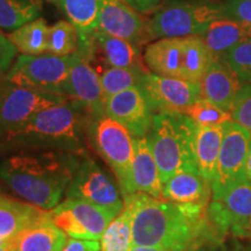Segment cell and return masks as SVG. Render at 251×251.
Instances as JSON below:
<instances>
[{"mask_svg": "<svg viewBox=\"0 0 251 251\" xmlns=\"http://www.w3.org/2000/svg\"><path fill=\"white\" fill-rule=\"evenodd\" d=\"M225 126H202L196 124L194 156L198 171L209 183L214 177L220 149L225 134Z\"/></svg>", "mask_w": 251, "mask_h": 251, "instance_id": "25", "label": "cell"}, {"mask_svg": "<svg viewBox=\"0 0 251 251\" xmlns=\"http://www.w3.org/2000/svg\"><path fill=\"white\" fill-rule=\"evenodd\" d=\"M79 48V34L74 25L61 20L49 26L47 52L55 56H72Z\"/></svg>", "mask_w": 251, "mask_h": 251, "instance_id": "31", "label": "cell"}, {"mask_svg": "<svg viewBox=\"0 0 251 251\" xmlns=\"http://www.w3.org/2000/svg\"><path fill=\"white\" fill-rule=\"evenodd\" d=\"M97 30L141 45L149 40L148 23L122 0H99Z\"/></svg>", "mask_w": 251, "mask_h": 251, "instance_id": "16", "label": "cell"}, {"mask_svg": "<svg viewBox=\"0 0 251 251\" xmlns=\"http://www.w3.org/2000/svg\"><path fill=\"white\" fill-rule=\"evenodd\" d=\"M111 178L90 157L80 158L76 174L69 185L65 197L81 199L111 209L119 215L124 209V198Z\"/></svg>", "mask_w": 251, "mask_h": 251, "instance_id": "11", "label": "cell"}, {"mask_svg": "<svg viewBox=\"0 0 251 251\" xmlns=\"http://www.w3.org/2000/svg\"><path fill=\"white\" fill-rule=\"evenodd\" d=\"M196 122L181 113L157 112L147 135L162 183L180 172H199L194 156Z\"/></svg>", "mask_w": 251, "mask_h": 251, "instance_id": "3", "label": "cell"}, {"mask_svg": "<svg viewBox=\"0 0 251 251\" xmlns=\"http://www.w3.org/2000/svg\"><path fill=\"white\" fill-rule=\"evenodd\" d=\"M153 111L183 113L200 98L199 84L147 72L141 81Z\"/></svg>", "mask_w": 251, "mask_h": 251, "instance_id": "15", "label": "cell"}, {"mask_svg": "<svg viewBox=\"0 0 251 251\" xmlns=\"http://www.w3.org/2000/svg\"><path fill=\"white\" fill-rule=\"evenodd\" d=\"M144 64L157 76L185 79V37H164L147 46Z\"/></svg>", "mask_w": 251, "mask_h": 251, "instance_id": "18", "label": "cell"}, {"mask_svg": "<svg viewBox=\"0 0 251 251\" xmlns=\"http://www.w3.org/2000/svg\"><path fill=\"white\" fill-rule=\"evenodd\" d=\"M68 240V235L52 222L49 211L48 215L9 240V244L11 251H62Z\"/></svg>", "mask_w": 251, "mask_h": 251, "instance_id": "20", "label": "cell"}, {"mask_svg": "<svg viewBox=\"0 0 251 251\" xmlns=\"http://www.w3.org/2000/svg\"><path fill=\"white\" fill-rule=\"evenodd\" d=\"M246 176L248 179L251 180V143L249 152H248V159H247V166H246Z\"/></svg>", "mask_w": 251, "mask_h": 251, "instance_id": "41", "label": "cell"}, {"mask_svg": "<svg viewBox=\"0 0 251 251\" xmlns=\"http://www.w3.org/2000/svg\"><path fill=\"white\" fill-rule=\"evenodd\" d=\"M251 133L236 122L226 124L218 164L212 180V197L218 198L229 187L246 179V166Z\"/></svg>", "mask_w": 251, "mask_h": 251, "instance_id": "10", "label": "cell"}, {"mask_svg": "<svg viewBox=\"0 0 251 251\" xmlns=\"http://www.w3.org/2000/svg\"><path fill=\"white\" fill-rule=\"evenodd\" d=\"M49 214V211L9 198L0 197V242L9 241L36 221Z\"/></svg>", "mask_w": 251, "mask_h": 251, "instance_id": "24", "label": "cell"}, {"mask_svg": "<svg viewBox=\"0 0 251 251\" xmlns=\"http://www.w3.org/2000/svg\"><path fill=\"white\" fill-rule=\"evenodd\" d=\"M124 202L131 212L135 246L187 251L206 234L205 206L175 203L142 192L125 197Z\"/></svg>", "mask_w": 251, "mask_h": 251, "instance_id": "1", "label": "cell"}, {"mask_svg": "<svg viewBox=\"0 0 251 251\" xmlns=\"http://www.w3.org/2000/svg\"><path fill=\"white\" fill-rule=\"evenodd\" d=\"M80 39V37H79ZM93 48L98 49L106 69L108 68H144L139 46L130 41L111 36L94 30L85 39Z\"/></svg>", "mask_w": 251, "mask_h": 251, "instance_id": "22", "label": "cell"}, {"mask_svg": "<svg viewBox=\"0 0 251 251\" xmlns=\"http://www.w3.org/2000/svg\"><path fill=\"white\" fill-rule=\"evenodd\" d=\"M50 216L52 222L68 236L100 241L118 214L86 200L67 198L50 211Z\"/></svg>", "mask_w": 251, "mask_h": 251, "instance_id": "9", "label": "cell"}, {"mask_svg": "<svg viewBox=\"0 0 251 251\" xmlns=\"http://www.w3.org/2000/svg\"><path fill=\"white\" fill-rule=\"evenodd\" d=\"M208 216L221 233L237 237L251 235V180L246 178L220 197L213 198Z\"/></svg>", "mask_w": 251, "mask_h": 251, "instance_id": "12", "label": "cell"}, {"mask_svg": "<svg viewBox=\"0 0 251 251\" xmlns=\"http://www.w3.org/2000/svg\"><path fill=\"white\" fill-rule=\"evenodd\" d=\"M0 251H11V244H9V241L0 242Z\"/></svg>", "mask_w": 251, "mask_h": 251, "instance_id": "42", "label": "cell"}, {"mask_svg": "<svg viewBox=\"0 0 251 251\" xmlns=\"http://www.w3.org/2000/svg\"><path fill=\"white\" fill-rule=\"evenodd\" d=\"M225 17L222 5L177 2L161 9L148 23L150 39L201 36L213 21Z\"/></svg>", "mask_w": 251, "mask_h": 251, "instance_id": "6", "label": "cell"}, {"mask_svg": "<svg viewBox=\"0 0 251 251\" xmlns=\"http://www.w3.org/2000/svg\"><path fill=\"white\" fill-rule=\"evenodd\" d=\"M222 8L225 17L251 25V0H229Z\"/></svg>", "mask_w": 251, "mask_h": 251, "instance_id": "35", "label": "cell"}, {"mask_svg": "<svg viewBox=\"0 0 251 251\" xmlns=\"http://www.w3.org/2000/svg\"><path fill=\"white\" fill-rule=\"evenodd\" d=\"M17 52V49L8 37L0 31V74H4L11 69Z\"/></svg>", "mask_w": 251, "mask_h": 251, "instance_id": "36", "label": "cell"}, {"mask_svg": "<svg viewBox=\"0 0 251 251\" xmlns=\"http://www.w3.org/2000/svg\"><path fill=\"white\" fill-rule=\"evenodd\" d=\"M247 84L227 61L215 57L199 83L200 98L231 112Z\"/></svg>", "mask_w": 251, "mask_h": 251, "instance_id": "17", "label": "cell"}, {"mask_svg": "<svg viewBox=\"0 0 251 251\" xmlns=\"http://www.w3.org/2000/svg\"><path fill=\"white\" fill-rule=\"evenodd\" d=\"M131 190L133 193L142 192L156 199H163V183L159 177L158 165L150 149L147 136L134 139Z\"/></svg>", "mask_w": 251, "mask_h": 251, "instance_id": "19", "label": "cell"}, {"mask_svg": "<svg viewBox=\"0 0 251 251\" xmlns=\"http://www.w3.org/2000/svg\"><path fill=\"white\" fill-rule=\"evenodd\" d=\"M72 56L20 55L6 75V81L18 86L63 93ZM65 96V94H64Z\"/></svg>", "mask_w": 251, "mask_h": 251, "instance_id": "8", "label": "cell"}, {"mask_svg": "<svg viewBox=\"0 0 251 251\" xmlns=\"http://www.w3.org/2000/svg\"><path fill=\"white\" fill-rule=\"evenodd\" d=\"M105 115L124 126L134 137H146L151 128L155 111L140 85L106 99Z\"/></svg>", "mask_w": 251, "mask_h": 251, "instance_id": "14", "label": "cell"}, {"mask_svg": "<svg viewBox=\"0 0 251 251\" xmlns=\"http://www.w3.org/2000/svg\"><path fill=\"white\" fill-rule=\"evenodd\" d=\"M129 251H168L161 248H155V247H146V246H135L133 244Z\"/></svg>", "mask_w": 251, "mask_h": 251, "instance_id": "40", "label": "cell"}, {"mask_svg": "<svg viewBox=\"0 0 251 251\" xmlns=\"http://www.w3.org/2000/svg\"><path fill=\"white\" fill-rule=\"evenodd\" d=\"M201 39L215 57H222L229 49L251 40V25L231 18H220L209 25Z\"/></svg>", "mask_w": 251, "mask_h": 251, "instance_id": "23", "label": "cell"}, {"mask_svg": "<svg viewBox=\"0 0 251 251\" xmlns=\"http://www.w3.org/2000/svg\"><path fill=\"white\" fill-rule=\"evenodd\" d=\"M80 157L65 150L15 153L0 163V179L28 203L51 211L61 203Z\"/></svg>", "mask_w": 251, "mask_h": 251, "instance_id": "2", "label": "cell"}, {"mask_svg": "<svg viewBox=\"0 0 251 251\" xmlns=\"http://www.w3.org/2000/svg\"><path fill=\"white\" fill-rule=\"evenodd\" d=\"M84 112L80 106L68 100L37 113L4 140L33 148L65 151L79 149L84 129Z\"/></svg>", "mask_w": 251, "mask_h": 251, "instance_id": "4", "label": "cell"}, {"mask_svg": "<svg viewBox=\"0 0 251 251\" xmlns=\"http://www.w3.org/2000/svg\"><path fill=\"white\" fill-rule=\"evenodd\" d=\"M69 23L74 25L80 39H85L98 28L99 0H54Z\"/></svg>", "mask_w": 251, "mask_h": 251, "instance_id": "27", "label": "cell"}, {"mask_svg": "<svg viewBox=\"0 0 251 251\" xmlns=\"http://www.w3.org/2000/svg\"><path fill=\"white\" fill-rule=\"evenodd\" d=\"M48 30L45 19L37 18L12 30L7 37L21 55H42L47 52Z\"/></svg>", "mask_w": 251, "mask_h": 251, "instance_id": "26", "label": "cell"}, {"mask_svg": "<svg viewBox=\"0 0 251 251\" xmlns=\"http://www.w3.org/2000/svg\"><path fill=\"white\" fill-rule=\"evenodd\" d=\"M51 1H54V0H51Z\"/></svg>", "mask_w": 251, "mask_h": 251, "instance_id": "44", "label": "cell"}, {"mask_svg": "<svg viewBox=\"0 0 251 251\" xmlns=\"http://www.w3.org/2000/svg\"><path fill=\"white\" fill-rule=\"evenodd\" d=\"M171 4H177V2H201L200 0H169Z\"/></svg>", "mask_w": 251, "mask_h": 251, "instance_id": "43", "label": "cell"}, {"mask_svg": "<svg viewBox=\"0 0 251 251\" xmlns=\"http://www.w3.org/2000/svg\"><path fill=\"white\" fill-rule=\"evenodd\" d=\"M41 0H0V28L15 30L40 18Z\"/></svg>", "mask_w": 251, "mask_h": 251, "instance_id": "28", "label": "cell"}, {"mask_svg": "<svg viewBox=\"0 0 251 251\" xmlns=\"http://www.w3.org/2000/svg\"><path fill=\"white\" fill-rule=\"evenodd\" d=\"M140 13H149L157 7L159 0H122Z\"/></svg>", "mask_w": 251, "mask_h": 251, "instance_id": "38", "label": "cell"}, {"mask_svg": "<svg viewBox=\"0 0 251 251\" xmlns=\"http://www.w3.org/2000/svg\"><path fill=\"white\" fill-rule=\"evenodd\" d=\"M68 100L64 94L18 86L6 81L0 89V136L5 139L37 113Z\"/></svg>", "mask_w": 251, "mask_h": 251, "instance_id": "7", "label": "cell"}, {"mask_svg": "<svg viewBox=\"0 0 251 251\" xmlns=\"http://www.w3.org/2000/svg\"><path fill=\"white\" fill-rule=\"evenodd\" d=\"M146 74L144 68H108L103 70L100 74V81L105 100L130 87L140 86Z\"/></svg>", "mask_w": 251, "mask_h": 251, "instance_id": "30", "label": "cell"}, {"mask_svg": "<svg viewBox=\"0 0 251 251\" xmlns=\"http://www.w3.org/2000/svg\"><path fill=\"white\" fill-rule=\"evenodd\" d=\"M233 121L236 122L247 130L251 133V85L247 84L240 97H238L236 103H235L233 111Z\"/></svg>", "mask_w": 251, "mask_h": 251, "instance_id": "34", "label": "cell"}, {"mask_svg": "<svg viewBox=\"0 0 251 251\" xmlns=\"http://www.w3.org/2000/svg\"><path fill=\"white\" fill-rule=\"evenodd\" d=\"M187 251H221L218 244L214 243V241H212L211 238L202 236L201 238L197 241L196 243L192 244L188 248Z\"/></svg>", "mask_w": 251, "mask_h": 251, "instance_id": "39", "label": "cell"}, {"mask_svg": "<svg viewBox=\"0 0 251 251\" xmlns=\"http://www.w3.org/2000/svg\"><path fill=\"white\" fill-rule=\"evenodd\" d=\"M89 129L93 147L117 177L122 198L129 196L133 193L131 164L135 137L124 126L106 115L93 119Z\"/></svg>", "mask_w": 251, "mask_h": 251, "instance_id": "5", "label": "cell"}, {"mask_svg": "<svg viewBox=\"0 0 251 251\" xmlns=\"http://www.w3.org/2000/svg\"><path fill=\"white\" fill-rule=\"evenodd\" d=\"M222 58L246 83L251 85V40L229 49Z\"/></svg>", "mask_w": 251, "mask_h": 251, "instance_id": "33", "label": "cell"}, {"mask_svg": "<svg viewBox=\"0 0 251 251\" xmlns=\"http://www.w3.org/2000/svg\"><path fill=\"white\" fill-rule=\"evenodd\" d=\"M101 251H129L133 246L131 231V212L128 207L109 224L100 238Z\"/></svg>", "mask_w": 251, "mask_h": 251, "instance_id": "29", "label": "cell"}, {"mask_svg": "<svg viewBox=\"0 0 251 251\" xmlns=\"http://www.w3.org/2000/svg\"><path fill=\"white\" fill-rule=\"evenodd\" d=\"M162 197L175 203L206 207L212 197V185L200 172H180L163 184Z\"/></svg>", "mask_w": 251, "mask_h": 251, "instance_id": "21", "label": "cell"}, {"mask_svg": "<svg viewBox=\"0 0 251 251\" xmlns=\"http://www.w3.org/2000/svg\"><path fill=\"white\" fill-rule=\"evenodd\" d=\"M187 118L202 126H220L233 121L231 112L219 107L208 100L199 98L183 113Z\"/></svg>", "mask_w": 251, "mask_h": 251, "instance_id": "32", "label": "cell"}, {"mask_svg": "<svg viewBox=\"0 0 251 251\" xmlns=\"http://www.w3.org/2000/svg\"><path fill=\"white\" fill-rule=\"evenodd\" d=\"M63 93L93 119L105 115L106 100L100 74L91 65L89 55L80 47L72 55L70 71L63 86Z\"/></svg>", "mask_w": 251, "mask_h": 251, "instance_id": "13", "label": "cell"}, {"mask_svg": "<svg viewBox=\"0 0 251 251\" xmlns=\"http://www.w3.org/2000/svg\"><path fill=\"white\" fill-rule=\"evenodd\" d=\"M62 251H101L100 242L94 240H79L69 238Z\"/></svg>", "mask_w": 251, "mask_h": 251, "instance_id": "37", "label": "cell"}]
</instances>
